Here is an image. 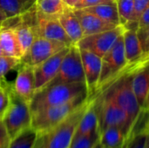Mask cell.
Masks as SVG:
<instances>
[{
  "mask_svg": "<svg viewBox=\"0 0 149 148\" xmlns=\"http://www.w3.org/2000/svg\"><path fill=\"white\" fill-rule=\"evenodd\" d=\"M88 95L86 83H59L47 85L35 92L31 102V114L46 107L72 101L80 96Z\"/></svg>",
  "mask_w": 149,
  "mask_h": 148,
  "instance_id": "cell-1",
  "label": "cell"
},
{
  "mask_svg": "<svg viewBox=\"0 0 149 148\" xmlns=\"http://www.w3.org/2000/svg\"><path fill=\"white\" fill-rule=\"evenodd\" d=\"M89 102L90 99L55 126L44 132L38 133V137L33 148L70 147L77 126L84 115Z\"/></svg>",
  "mask_w": 149,
  "mask_h": 148,
  "instance_id": "cell-2",
  "label": "cell"
},
{
  "mask_svg": "<svg viewBox=\"0 0 149 148\" xmlns=\"http://www.w3.org/2000/svg\"><path fill=\"white\" fill-rule=\"evenodd\" d=\"M133 72L122 73L109 84L99 90L94 95L102 93L112 99L130 117L133 122L141 111L132 86ZM93 95V96H94Z\"/></svg>",
  "mask_w": 149,
  "mask_h": 148,
  "instance_id": "cell-3",
  "label": "cell"
},
{
  "mask_svg": "<svg viewBox=\"0 0 149 148\" xmlns=\"http://www.w3.org/2000/svg\"><path fill=\"white\" fill-rule=\"evenodd\" d=\"M90 99L98 115L100 133L107 127L117 126L127 137L134 124L128 114L112 99L102 93H98Z\"/></svg>",
  "mask_w": 149,
  "mask_h": 148,
  "instance_id": "cell-4",
  "label": "cell"
},
{
  "mask_svg": "<svg viewBox=\"0 0 149 148\" xmlns=\"http://www.w3.org/2000/svg\"><path fill=\"white\" fill-rule=\"evenodd\" d=\"M88 99V95H83L67 103L46 107L33 113L31 127L37 133H41L55 126L86 103Z\"/></svg>",
  "mask_w": 149,
  "mask_h": 148,
  "instance_id": "cell-5",
  "label": "cell"
},
{
  "mask_svg": "<svg viewBox=\"0 0 149 148\" xmlns=\"http://www.w3.org/2000/svg\"><path fill=\"white\" fill-rule=\"evenodd\" d=\"M32 114L30 103L10 89V105L3 119L7 133L11 139L21 132L31 127Z\"/></svg>",
  "mask_w": 149,
  "mask_h": 148,
  "instance_id": "cell-6",
  "label": "cell"
},
{
  "mask_svg": "<svg viewBox=\"0 0 149 148\" xmlns=\"http://www.w3.org/2000/svg\"><path fill=\"white\" fill-rule=\"evenodd\" d=\"M126 65L127 59L125 56L123 36L120 35L113 47L101 58L100 78L95 93L113 80Z\"/></svg>",
  "mask_w": 149,
  "mask_h": 148,
  "instance_id": "cell-7",
  "label": "cell"
},
{
  "mask_svg": "<svg viewBox=\"0 0 149 148\" xmlns=\"http://www.w3.org/2000/svg\"><path fill=\"white\" fill-rule=\"evenodd\" d=\"M59 83H86L80 51L77 44L70 46L58 73L48 85Z\"/></svg>",
  "mask_w": 149,
  "mask_h": 148,
  "instance_id": "cell-8",
  "label": "cell"
},
{
  "mask_svg": "<svg viewBox=\"0 0 149 148\" xmlns=\"http://www.w3.org/2000/svg\"><path fill=\"white\" fill-rule=\"evenodd\" d=\"M124 31L125 27L120 24L112 30L83 37L76 44L79 49L89 51L102 58L113 47Z\"/></svg>",
  "mask_w": 149,
  "mask_h": 148,
  "instance_id": "cell-9",
  "label": "cell"
},
{
  "mask_svg": "<svg viewBox=\"0 0 149 148\" xmlns=\"http://www.w3.org/2000/svg\"><path fill=\"white\" fill-rule=\"evenodd\" d=\"M65 47L64 43L38 36L28 51L21 58V63L36 66Z\"/></svg>",
  "mask_w": 149,
  "mask_h": 148,
  "instance_id": "cell-10",
  "label": "cell"
},
{
  "mask_svg": "<svg viewBox=\"0 0 149 148\" xmlns=\"http://www.w3.org/2000/svg\"><path fill=\"white\" fill-rule=\"evenodd\" d=\"M35 30L37 36L64 43L67 46L73 44L58 17H46L36 12Z\"/></svg>",
  "mask_w": 149,
  "mask_h": 148,
  "instance_id": "cell-11",
  "label": "cell"
},
{
  "mask_svg": "<svg viewBox=\"0 0 149 148\" xmlns=\"http://www.w3.org/2000/svg\"><path fill=\"white\" fill-rule=\"evenodd\" d=\"M69 47H65L56 54L52 55L41 64L34 66L35 92L46 86L58 73L61 63L67 53Z\"/></svg>",
  "mask_w": 149,
  "mask_h": 148,
  "instance_id": "cell-12",
  "label": "cell"
},
{
  "mask_svg": "<svg viewBox=\"0 0 149 148\" xmlns=\"http://www.w3.org/2000/svg\"><path fill=\"white\" fill-rule=\"evenodd\" d=\"M89 98L96 92L101 72V58L83 49H79Z\"/></svg>",
  "mask_w": 149,
  "mask_h": 148,
  "instance_id": "cell-13",
  "label": "cell"
},
{
  "mask_svg": "<svg viewBox=\"0 0 149 148\" xmlns=\"http://www.w3.org/2000/svg\"><path fill=\"white\" fill-rule=\"evenodd\" d=\"M12 90L19 97L29 103L31 102L35 93V74L33 66L21 63L18 66L14 84L12 85Z\"/></svg>",
  "mask_w": 149,
  "mask_h": 148,
  "instance_id": "cell-14",
  "label": "cell"
},
{
  "mask_svg": "<svg viewBox=\"0 0 149 148\" xmlns=\"http://www.w3.org/2000/svg\"><path fill=\"white\" fill-rule=\"evenodd\" d=\"M130 72H133L132 86L140 107L149 109V61Z\"/></svg>",
  "mask_w": 149,
  "mask_h": 148,
  "instance_id": "cell-15",
  "label": "cell"
},
{
  "mask_svg": "<svg viewBox=\"0 0 149 148\" xmlns=\"http://www.w3.org/2000/svg\"><path fill=\"white\" fill-rule=\"evenodd\" d=\"M74 12L81 24L84 37L109 31L118 26L101 19L83 9L74 10Z\"/></svg>",
  "mask_w": 149,
  "mask_h": 148,
  "instance_id": "cell-16",
  "label": "cell"
},
{
  "mask_svg": "<svg viewBox=\"0 0 149 148\" xmlns=\"http://www.w3.org/2000/svg\"><path fill=\"white\" fill-rule=\"evenodd\" d=\"M58 20L73 44H76L84 37L81 24L73 9L66 7L58 17Z\"/></svg>",
  "mask_w": 149,
  "mask_h": 148,
  "instance_id": "cell-17",
  "label": "cell"
},
{
  "mask_svg": "<svg viewBox=\"0 0 149 148\" xmlns=\"http://www.w3.org/2000/svg\"><path fill=\"white\" fill-rule=\"evenodd\" d=\"M0 42L6 56L20 58L24 52L18 41L16 31L11 27L1 26L0 28Z\"/></svg>",
  "mask_w": 149,
  "mask_h": 148,
  "instance_id": "cell-18",
  "label": "cell"
},
{
  "mask_svg": "<svg viewBox=\"0 0 149 148\" xmlns=\"http://www.w3.org/2000/svg\"><path fill=\"white\" fill-rule=\"evenodd\" d=\"M95 133H100L99 120L93 101L90 99L89 105L77 126L74 135H89Z\"/></svg>",
  "mask_w": 149,
  "mask_h": 148,
  "instance_id": "cell-19",
  "label": "cell"
},
{
  "mask_svg": "<svg viewBox=\"0 0 149 148\" xmlns=\"http://www.w3.org/2000/svg\"><path fill=\"white\" fill-rule=\"evenodd\" d=\"M122 36L127 65L137 60L142 55V50L135 29H125Z\"/></svg>",
  "mask_w": 149,
  "mask_h": 148,
  "instance_id": "cell-20",
  "label": "cell"
},
{
  "mask_svg": "<svg viewBox=\"0 0 149 148\" xmlns=\"http://www.w3.org/2000/svg\"><path fill=\"white\" fill-rule=\"evenodd\" d=\"M37 0H0V9L8 19L20 17L35 6Z\"/></svg>",
  "mask_w": 149,
  "mask_h": 148,
  "instance_id": "cell-21",
  "label": "cell"
},
{
  "mask_svg": "<svg viewBox=\"0 0 149 148\" xmlns=\"http://www.w3.org/2000/svg\"><path fill=\"white\" fill-rule=\"evenodd\" d=\"M127 139L123 131L117 126H109L100 133V143L103 148H122Z\"/></svg>",
  "mask_w": 149,
  "mask_h": 148,
  "instance_id": "cell-22",
  "label": "cell"
},
{
  "mask_svg": "<svg viewBox=\"0 0 149 148\" xmlns=\"http://www.w3.org/2000/svg\"><path fill=\"white\" fill-rule=\"evenodd\" d=\"M83 10L111 24H113L116 25L120 24L116 2L112 3H103V4H99L95 6H91V7L85 8Z\"/></svg>",
  "mask_w": 149,
  "mask_h": 148,
  "instance_id": "cell-23",
  "label": "cell"
},
{
  "mask_svg": "<svg viewBox=\"0 0 149 148\" xmlns=\"http://www.w3.org/2000/svg\"><path fill=\"white\" fill-rule=\"evenodd\" d=\"M120 23L125 29L137 30L134 23V0H116Z\"/></svg>",
  "mask_w": 149,
  "mask_h": 148,
  "instance_id": "cell-24",
  "label": "cell"
},
{
  "mask_svg": "<svg viewBox=\"0 0 149 148\" xmlns=\"http://www.w3.org/2000/svg\"><path fill=\"white\" fill-rule=\"evenodd\" d=\"M66 7L63 0H37L34 6L37 13L58 18Z\"/></svg>",
  "mask_w": 149,
  "mask_h": 148,
  "instance_id": "cell-25",
  "label": "cell"
},
{
  "mask_svg": "<svg viewBox=\"0 0 149 148\" xmlns=\"http://www.w3.org/2000/svg\"><path fill=\"white\" fill-rule=\"evenodd\" d=\"M21 59L10 56H0V89L8 90L11 87L6 80V75L12 70L18 68Z\"/></svg>",
  "mask_w": 149,
  "mask_h": 148,
  "instance_id": "cell-26",
  "label": "cell"
},
{
  "mask_svg": "<svg viewBox=\"0 0 149 148\" xmlns=\"http://www.w3.org/2000/svg\"><path fill=\"white\" fill-rule=\"evenodd\" d=\"M37 137V131L30 127L11 139L8 148H33Z\"/></svg>",
  "mask_w": 149,
  "mask_h": 148,
  "instance_id": "cell-27",
  "label": "cell"
},
{
  "mask_svg": "<svg viewBox=\"0 0 149 148\" xmlns=\"http://www.w3.org/2000/svg\"><path fill=\"white\" fill-rule=\"evenodd\" d=\"M149 131H136L131 128L122 148H146Z\"/></svg>",
  "mask_w": 149,
  "mask_h": 148,
  "instance_id": "cell-28",
  "label": "cell"
},
{
  "mask_svg": "<svg viewBox=\"0 0 149 148\" xmlns=\"http://www.w3.org/2000/svg\"><path fill=\"white\" fill-rule=\"evenodd\" d=\"M100 140V133L89 135H74L69 148H93Z\"/></svg>",
  "mask_w": 149,
  "mask_h": 148,
  "instance_id": "cell-29",
  "label": "cell"
},
{
  "mask_svg": "<svg viewBox=\"0 0 149 148\" xmlns=\"http://www.w3.org/2000/svg\"><path fill=\"white\" fill-rule=\"evenodd\" d=\"M136 32L141 43L142 54L149 52V26L140 27L136 30Z\"/></svg>",
  "mask_w": 149,
  "mask_h": 148,
  "instance_id": "cell-30",
  "label": "cell"
},
{
  "mask_svg": "<svg viewBox=\"0 0 149 148\" xmlns=\"http://www.w3.org/2000/svg\"><path fill=\"white\" fill-rule=\"evenodd\" d=\"M149 61V52H147V53H144V54H142L137 60H135L134 62H133V63H131V64H127V65H125V67L117 74V76L114 78V79H116L118 76H120V74H122V73H126V72H132V71H134L136 67H138V66H140L141 65H142V64H144L145 62H148ZM113 80H111V81H113ZM110 81V82H111ZM109 82V83H110ZM108 83V84H109Z\"/></svg>",
  "mask_w": 149,
  "mask_h": 148,
  "instance_id": "cell-31",
  "label": "cell"
},
{
  "mask_svg": "<svg viewBox=\"0 0 149 148\" xmlns=\"http://www.w3.org/2000/svg\"><path fill=\"white\" fill-rule=\"evenodd\" d=\"M10 89H0V120H3L10 105Z\"/></svg>",
  "mask_w": 149,
  "mask_h": 148,
  "instance_id": "cell-32",
  "label": "cell"
},
{
  "mask_svg": "<svg viewBox=\"0 0 149 148\" xmlns=\"http://www.w3.org/2000/svg\"><path fill=\"white\" fill-rule=\"evenodd\" d=\"M134 23L137 24V22L141 15L149 6V0H134Z\"/></svg>",
  "mask_w": 149,
  "mask_h": 148,
  "instance_id": "cell-33",
  "label": "cell"
},
{
  "mask_svg": "<svg viewBox=\"0 0 149 148\" xmlns=\"http://www.w3.org/2000/svg\"><path fill=\"white\" fill-rule=\"evenodd\" d=\"M116 0H80V2L78 3L76 8L74 10H79V9H85L91 6H95L99 4L103 3H115Z\"/></svg>",
  "mask_w": 149,
  "mask_h": 148,
  "instance_id": "cell-34",
  "label": "cell"
},
{
  "mask_svg": "<svg viewBox=\"0 0 149 148\" xmlns=\"http://www.w3.org/2000/svg\"><path fill=\"white\" fill-rule=\"evenodd\" d=\"M10 138L7 133L3 120H0V148H8Z\"/></svg>",
  "mask_w": 149,
  "mask_h": 148,
  "instance_id": "cell-35",
  "label": "cell"
},
{
  "mask_svg": "<svg viewBox=\"0 0 149 148\" xmlns=\"http://www.w3.org/2000/svg\"><path fill=\"white\" fill-rule=\"evenodd\" d=\"M137 26H138V28L149 26V6L141 15V17H140V18H139V20L137 22Z\"/></svg>",
  "mask_w": 149,
  "mask_h": 148,
  "instance_id": "cell-36",
  "label": "cell"
},
{
  "mask_svg": "<svg viewBox=\"0 0 149 148\" xmlns=\"http://www.w3.org/2000/svg\"><path fill=\"white\" fill-rule=\"evenodd\" d=\"M63 2L65 4V6L74 10L78 5V3L80 2V0H63Z\"/></svg>",
  "mask_w": 149,
  "mask_h": 148,
  "instance_id": "cell-37",
  "label": "cell"
},
{
  "mask_svg": "<svg viewBox=\"0 0 149 148\" xmlns=\"http://www.w3.org/2000/svg\"><path fill=\"white\" fill-rule=\"evenodd\" d=\"M7 19H8V18H7L5 13L0 9V26H2V24H3Z\"/></svg>",
  "mask_w": 149,
  "mask_h": 148,
  "instance_id": "cell-38",
  "label": "cell"
},
{
  "mask_svg": "<svg viewBox=\"0 0 149 148\" xmlns=\"http://www.w3.org/2000/svg\"><path fill=\"white\" fill-rule=\"evenodd\" d=\"M0 56H6L3 50V47H2V44H1V42H0Z\"/></svg>",
  "mask_w": 149,
  "mask_h": 148,
  "instance_id": "cell-39",
  "label": "cell"
},
{
  "mask_svg": "<svg viewBox=\"0 0 149 148\" xmlns=\"http://www.w3.org/2000/svg\"><path fill=\"white\" fill-rule=\"evenodd\" d=\"M93 148H103V147L100 145V141H98L97 143H96V145L94 146V147Z\"/></svg>",
  "mask_w": 149,
  "mask_h": 148,
  "instance_id": "cell-40",
  "label": "cell"
},
{
  "mask_svg": "<svg viewBox=\"0 0 149 148\" xmlns=\"http://www.w3.org/2000/svg\"><path fill=\"white\" fill-rule=\"evenodd\" d=\"M146 148H149V133L148 135V139H147V146H146Z\"/></svg>",
  "mask_w": 149,
  "mask_h": 148,
  "instance_id": "cell-41",
  "label": "cell"
},
{
  "mask_svg": "<svg viewBox=\"0 0 149 148\" xmlns=\"http://www.w3.org/2000/svg\"><path fill=\"white\" fill-rule=\"evenodd\" d=\"M148 131H149V124H148Z\"/></svg>",
  "mask_w": 149,
  "mask_h": 148,
  "instance_id": "cell-42",
  "label": "cell"
},
{
  "mask_svg": "<svg viewBox=\"0 0 149 148\" xmlns=\"http://www.w3.org/2000/svg\"><path fill=\"white\" fill-rule=\"evenodd\" d=\"M0 28H1V26H0Z\"/></svg>",
  "mask_w": 149,
  "mask_h": 148,
  "instance_id": "cell-43",
  "label": "cell"
}]
</instances>
